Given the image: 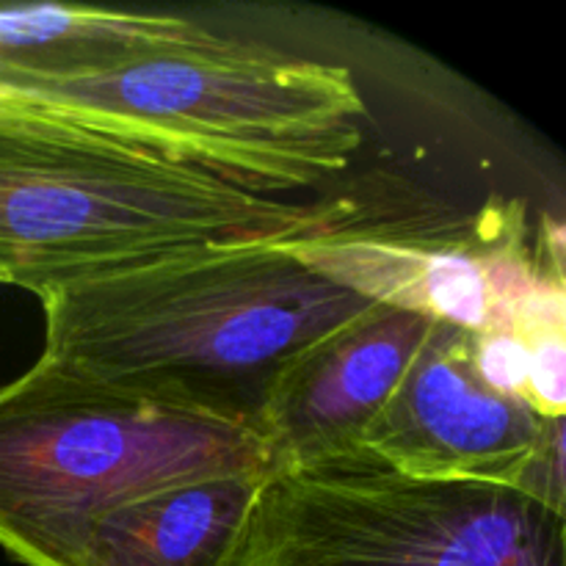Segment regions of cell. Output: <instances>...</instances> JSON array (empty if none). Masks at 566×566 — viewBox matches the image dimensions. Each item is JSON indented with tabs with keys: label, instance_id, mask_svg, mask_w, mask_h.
<instances>
[{
	"label": "cell",
	"instance_id": "6da1fadb",
	"mask_svg": "<svg viewBox=\"0 0 566 566\" xmlns=\"http://www.w3.org/2000/svg\"><path fill=\"white\" fill-rule=\"evenodd\" d=\"M33 296L42 363L254 431L276 381L376 307L282 241L188 249Z\"/></svg>",
	"mask_w": 566,
	"mask_h": 566
},
{
	"label": "cell",
	"instance_id": "7a4b0ae2",
	"mask_svg": "<svg viewBox=\"0 0 566 566\" xmlns=\"http://www.w3.org/2000/svg\"><path fill=\"white\" fill-rule=\"evenodd\" d=\"M346 213L0 97V285L39 293L188 249L287 241Z\"/></svg>",
	"mask_w": 566,
	"mask_h": 566
},
{
	"label": "cell",
	"instance_id": "3957f363",
	"mask_svg": "<svg viewBox=\"0 0 566 566\" xmlns=\"http://www.w3.org/2000/svg\"><path fill=\"white\" fill-rule=\"evenodd\" d=\"M0 97L274 197L340 175L363 147L352 70L208 28L81 75L6 77Z\"/></svg>",
	"mask_w": 566,
	"mask_h": 566
},
{
	"label": "cell",
	"instance_id": "277c9868",
	"mask_svg": "<svg viewBox=\"0 0 566 566\" xmlns=\"http://www.w3.org/2000/svg\"><path fill=\"white\" fill-rule=\"evenodd\" d=\"M271 468L247 426L36 363L0 385V547L64 566L83 528L177 481Z\"/></svg>",
	"mask_w": 566,
	"mask_h": 566
},
{
	"label": "cell",
	"instance_id": "5b68a950",
	"mask_svg": "<svg viewBox=\"0 0 566 566\" xmlns=\"http://www.w3.org/2000/svg\"><path fill=\"white\" fill-rule=\"evenodd\" d=\"M243 566H566V523L517 486L337 464L265 484Z\"/></svg>",
	"mask_w": 566,
	"mask_h": 566
},
{
	"label": "cell",
	"instance_id": "8992f818",
	"mask_svg": "<svg viewBox=\"0 0 566 566\" xmlns=\"http://www.w3.org/2000/svg\"><path fill=\"white\" fill-rule=\"evenodd\" d=\"M282 247L368 302L473 335L514 326L536 293L564 282L562 224L534 227L523 199H492L479 213L434 224L343 219Z\"/></svg>",
	"mask_w": 566,
	"mask_h": 566
},
{
	"label": "cell",
	"instance_id": "52a82bcc",
	"mask_svg": "<svg viewBox=\"0 0 566 566\" xmlns=\"http://www.w3.org/2000/svg\"><path fill=\"white\" fill-rule=\"evenodd\" d=\"M363 462L420 481L503 484L564 512V420L481 379L468 329L440 324L363 440Z\"/></svg>",
	"mask_w": 566,
	"mask_h": 566
},
{
	"label": "cell",
	"instance_id": "ba28073f",
	"mask_svg": "<svg viewBox=\"0 0 566 566\" xmlns=\"http://www.w3.org/2000/svg\"><path fill=\"white\" fill-rule=\"evenodd\" d=\"M440 321L376 304L310 348L258 420L274 475L363 462V440Z\"/></svg>",
	"mask_w": 566,
	"mask_h": 566
},
{
	"label": "cell",
	"instance_id": "9c48e42d",
	"mask_svg": "<svg viewBox=\"0 0 566 566\" xmlns=\"http://www.w3.org/2000/svg\"><path fill=\"white\" fill-rule=\"evenodd\" d=\"M274 470L177 481L119 503L83 528L64 566H243Z\"/></svg>",
	"mask_w": 566,
	"mask_h": 566
},
{
	"label": "cell",
	"instance_id": "30bf717a",
	"mask_svg": "<svg viewBox=\"0 0 566 566\" xmlns=\"http://www.w3.org/2000/svg\"><path fill=\"white\" fill-rule=\"evenodd\" d=\"M473 337V359L481 379L497 392L528 398V343L523 340L514 326H497V329L470 332ZM528 403V401H525Z\"/></svg>",
	"mask_w": 566,
	"mask_h": 566
}]
</instances>
